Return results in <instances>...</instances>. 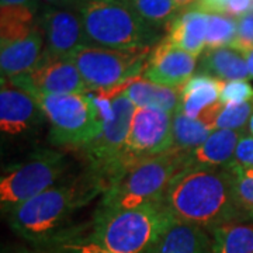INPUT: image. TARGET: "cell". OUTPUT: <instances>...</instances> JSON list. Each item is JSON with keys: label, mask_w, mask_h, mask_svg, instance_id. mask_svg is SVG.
<instances>
[{"label": "cell", "mask_w": 253, "mask_h": 253, "mask_svg": "<svg viewBox=\"0 0 253 253\" xmlns=\"http://www.w3.org/2000/svg\"><path fill=\"white\" fill-rule=\"evenodd\" d=\"M163 203L176 219L210 232L224 224L245 221L236 204L229 166L184 168L170 183Z\"/></svg>", "instance_id": "cell-1"}, {"label": "cell", "mask_w": 253, "mask_h": 253, "mask_svg": "<svg viewBox=\"0 0 253 253\" xmlns=\"http://www.w3.org/2000/svg\"><path fill=\"white\" fill-rule=\"evenodd\" d=\"M187 152L172 148L154 156L131 154L124 168L104 190L101 210H128L162 203L177 173L186 168Z\"/></svg>", "instance_id": "cell-2"}, {"label": "cell", "mask_w": 253, "mask_h": 253, "mask_svg": "<svg viewBox=\"0 0 253 253\" xmlns=\"http://www.w3.org/2000/svg\"><path fill=\"white\" fill-rule=\"evenodd\" d=\"M174 219L163 201L128 210L99 208L84 241L109 253H146Z\"/></svg>", "instance_id": "cell-3"}, {"label": "cell", "mask_w": 253, "mask_h": 253, "mask_svg": "<svg viewBox=\"0 0 253 253\" xmlns=\"http://www.w3.org/2000/svg\"><path fill=\"white\" fill-rule=\"evenodd\" d=\"M78 11L90 45L132 51L148 49L159 40L158 28L124 0H83Z\"/></svg>", "instance_id": "cell-4"}, {"label": "cell", "mask_w": 253, "mask_h": 253, "mask_svg": "<svg viewBox=\"0 0 253 253\" xmlns=\"http://www.w3.org/2000/svg\"><path fill=\"white\" fill-rule=\"evenodd\" d=\"M51 124L49 141L66 146H84L99 138L104 129V116L97 99L84 94L34 96Z\"/></svg>", "instance_id": "cell-5"}, {"label": "cell", "mask_w": 253, "mask_h": 253, "mask_svg": "<svg viewBox=\"0 0 253 253\" xmlns=\"http://www.w3.org/2000/svg\"><path fill=\"white\" fill-rule=\"evenodd\" d=\"M81 191L69 184H55L9 214L10 228L31 244L51 241L68 221L75 208L84 200Z\"/></svg>", "instance_id": "cell-6"}, {"label": "cell", "mask_w": 253, "mask_h": 253, "mask_svg": "<svg viewBox=\"0 0 253 253\" xmlns=\"http://www.w3.org/2000/svg\"><path fill=\"white\" fill-rule=\"evenodd\" d=\"M111 109L113 116L104 123L103 132L86 148L94 180L104 190L131 155L126 142L136 107L123 90L111 97Z\"/></svg>", "instance_id": "cell-7"}, {"label": "cell", "mask_w": 253, "mask_h": 253, "mask_svg": "<svg viewBox=\"0 0 253 253\" xmlns=\"http://www.w3.org/2000/svg\"><path fill=\"white\" fill-rule=\"evenodd\" d=\"M151 54L148 49H111L84 45L69 58L78 66L90 90H114L144 72Z\"/></svg>", "instance_id": "cell-8"}, {"label": "cell", "mask_w": 253, "mask_h": 253, "mask_svg": "<svg viewBox=\"0 0 253 253\" xmlns=\"http://www.w3.org/2000/svg\"><path fill=\"white\" fill-rule=\"evenodd\" d=\"M63 169V155L51 149H40L27 161L18 163L0 180L1 211L10 214L27 200L51 189L56 184Z\"/></svg>", "instance_id": "cell-9"}, {"label": "cell", "mask_w": 253, "mask_h": 253, "mask_svg": "<svg viewBox=\"0 0 253 253\" xmlns=\"http://www.w3.org/2000/svg\"><path fill=\"white\" fill-rule=\"evenodd\" d=\"M30 94H84L90 87L78 66L69 58H54L44 51V56L33 72L1 79Z\"/></svg>", "instance_id": "cell-10"}, {"label": "cell", "mask_w": 253, "mask_h": 253, "mask_svg": "<svg viewBox=\"0 0 253 253\" xmlns=\"http://www.w3.org/2000/svg\"><path fill=\"white\" fill-rule=\"evenodd\" d=\"M173 116L152 107H136L126 149L135 156H154L173 148Z\"/></svg>", "instance_id": "cell-11"}, {"label": "cell", "mask_w": 253, "mask_h": 253, "mask_svg": "<svg viewBox=\"0 0 253 253\" xmlns=\"http://www.w3.org/2000/svg\"><path fill=\"white\" fill-rule=\"evenodd\" d=\"M45 38V52L54 58H71L90 45L78 10L46 7L38 18Z\"/></svg>", "instance_id": "cell-12"}, {"label": "cell", "mask_w": 253, "mask_h": 253, "mask_svg": "<svg viewBox=\"0 0 253 253\" xmlns=\"http://www.w3.org/2000/svg\"><path fill=\"white\" fill-rule=\"evenodd\" d=\"M196 68L197 58L172 44L166 37L151 51L142 79L169 87H179L194 76Z\"/></svg>", "instance_id": "cell-13"}, {"label": "cell", "mask_w": 253, "mask_h": 253, "mask_svg": "<svg viewBox=\"0 0 253 253\" xmlns=\"http://www.w3.org/2000/svg\"><path fill=\"white\" fill-rule=\"evenodd\" d=\"M42 117H45V113L33 94L1 81L0 129L4 135L27 134L38 126Z\"/></svg>", "instance_id": "cell-14"}, {"label": "cell", "mask_w": 253, "mask_h": 253, "mask_svg": "<svg viewBox=\"0 0 253 253\" xmlns=\"http://www.w3.org/2000/svg\"><path fill=\"white\" fill-rule=\"evenodd\" d=\"M45 38L41 26L21 40L0 44L1 79L33 72L41 62L45 51Z\"/></svg>", "instance_id": "cell-15"}, {"label": "cell", "mask_w": 253, "mask_h": 253, "mask_svg": "<svg viewBox=\"0 0 253 253\" xmlns=\"http://www.w3.org/2000/svg\"><path fill=\"white\" fill-rule=\"evenodd\" d=\"M146 253H212L207 229L174 219Z\"/></svg>", "instance_id": "cell-16"}, {"label": "cell", "mask_w": 253, "mask_h": 253, "mask_svg": "<svg viewBox=\"0 0 253 253\" xmlns=\"http://www.w3.org/2000/svg\"><path fill=\"white\" fill-rule=\"evenodd\" d=\"M208 14L199 10L181 11L168 24L169 41L196 58L207 46Z\"/></svg>", "instance_id": "cell-17"}, {"label": "cell", "mask_w": 253, "mask_h": 253, "mask_svg": "<svg viewBox=\"0 0 253 253\" xmlns=\"http://www.w3.org/2000/svg\"><path fill=\"white\" fill-rule=\"evenodd\" d=\"M239 131L214 129L207 141L199 148L187 152L186 168L193 166H228L234 162Z\"/></svg>", "instance_id": "cell-18"}, {"label": "cell", "mask_w": 253, "mask_h": 253, "mask_svg": "<svg viewBox=\"0 0 253 253\" xmlns=\"http://www.w3.org/2000/svg\"><path fill=\"white\" fill-rule=\"evenodd\" d=\"M224 82L212 76L197 73L180 89L179 110L191 118H199L207 110L218 106Z\"/></svg>", "instance_id": "cell-19"}, {"label": "cell", "mask_w": 253, "mask_h": 253, "mask_svg": "<svg viewBox=\"0 0 253 253\" xmlns=\"http://www.w3.org/2000/svg\"><path fill=\"white\" fill-rule=\"evenodd\" d=\"M199 73L222 82L246 81L249 79L246 55L232 46L207 49L200 61Z\"/></svg>", "instance_id": "cell-20"}, {"label": "cell", "mask_w": 253, "mask_h": 253, "mask_svg": "<svg viewBox=\"0 0 253 253\" xmlns=\"http://www.w3.org/2000/svg\"><path fill=\"white\" fill-rule=\"evenodd\" d=\"M124 91L135 107H152L174 114L180 106V90L145 79L128 83Z\"/></svg>", "instance_id": "cell-21"}, {"label": "cell", "mask_w": 253, "mask_h": 253, "mask_svg": "<svg viewBox=\"0 0 253 253\" xmlns=\"http://www.w3.org/2000/svg\"><path fill=\"white\" fill-rule=\"evenodd\" d=\"M212 253H253V221H236L211 231Z\"/></svg>", "instance_id": "cell-22"}, {"label": "cell", "mask_w": 253, "mask_h": 253, "mask_svg": "<svg viewBox=\"0 0 253 253\" xmlns=\"http://www.w3.org/2000/svg\"><path fill=\"white\" fill-rule=\"evenodd\" d=\"M214 129L199 118H191L177 110L173 116V148L190 152L203 145Z\"/></svg>", "instance_id": "cell-23"}, {"label": "cell", "mask_w": 253, "mask_h": 253, "mask_svg": "<svg viewBox=\"0 0 253 253\" xmlns=\"http://www.w3.org/2000/svg\"><path fill=\"white\" fill-rule=\"evenodd\" d=\"M36 16L24 7H0V44L30 36L40 26Z\"/></svg>", "instance_id": "cell-24"}, {"label": "cell", "mask_w": 253, "mask_h": 253, "mask_svg": "<svg viewBox=\"0 0 253 253\" xmlns=\"http://www.w3.org/2000/svg\"><path fill=\"white\" fill-rule=\"evenodd\" d=\"M131 9L155 28L168 27L181 10L173 0H124Z\"/></svg>", "instance_id": "cell-25"}, {"label": "cell", "mask_w": 253, "mask_h": 253, "mask_svg": "<svg viewBox=\"0 0 253 253\" xmlns=\"http://www.w3.org/2000/svg\"><path fill=\"white\" fill-rule=\"evenodd\" d=\"M238 31V20L229 14H208L207 49L231 46Z\"/></svg>", "instance_id": "cell-26"}, {"label": "cell", "mask_w": 253, "mask_h": 253, "mask_svg": "<svg viewBox=\"0 0 253 253\" xmlns=\"http://www.w3.org/2000/svg\"><path fill=\"white\" fill-rule=\"evenodd\" d=\"M234 174L236 204L245 221H253V169H246L236 163L228 165Z\"/></svg>", "instance_id": "cell-27"}, {"label": "cell", "mask_w": 253, "mask_h": 253, "mask_svg": "<svg viewBox=\"0 0 253 253\" xmlns=\"http://www.w3.org/2000/svg\"><path fill=\"white\" fill-rule=\"evenodd\" d=\"M253 113V100L246 103H231L222 104L215 118V129H234L239 131L244 128Z\"/></svg>", "instance_id": "cell-28"}, {"label": "cell", "mask_w": 253, "mask_h": 253, "mask_svg": "<svg viewBox=\"0 0 253 253\" xmlns=\"http://www.w3.org/2000/svg\"><path fill=\"white\" fill-rule=\"evenodd\" d=\"M253 100V87L246 81L224 82L219 101L222 104L246 103Z\"/></svg>", "instance_id": "cell-29"}, {"label": "cell", "mask_w": 253, "mask_h": 253, "mask_svg": "<svg viewBox=\"0 0 253 253\" xmlns=\"http://www.w3.org/2000/svg\"><path fill=\"white\" fill-rule=\"evenodd\" d=\"M231 46L244 54L253 48V11L238 18V31Z\"/></svg>", "instance_id": "cell-30"}, {"label": "cell", "mask_w": 253, "mask_h": 253, "mask_svg": "<svg viewBox=\"0 0 253 253\" xmlns=\"http://www.w3.org/2000/svg\"><path fill=\"white\" fill-rule=\"evenodd\" d=\"M234 163L246 168L253 169V136L242 135L239 138V142L236 145L235 158Z\"/></svg>", "instance_id": "cell-31"}, {"label": "cell", "mask_w": 253, "mask_h": 253, "mask_svg": "<svg viewBox=\"0 0 253 253\" xmlns=\"http://www.w3.org/2000/svg\"><path fill=\"white\" fill-rule=\"evenodd\" d=\"M54 253H109L103 251L101 248L90 244L87 241H76V242H68L59 246V249Z\"/></svg>", "instance_id": "cell-32"}, {"label": "cell", "mask_w": 253, "mask_h": 253, "mask_svg": "<svg viewBox=\"0 0 253 253\" xmlns=\"http://www.w3.org/2000/svg\"><path fill=\"white\" fill-rule=\"evenodd\" d=\"M229 0H199L191 10H199L206 14H226Z\"/></svg>", "instance_id": "cell-33"}, {"label": "cell", "mask_w": 253, "mask_h": 253, "mask_svg": "<svg viewBox=\"0 0 253 253\" xmlns=\"http://www.w3.org/2000/svg\"><path fill=\"white\" fill-rule=\"evenodd\" d=\"M248 13H251V0H229L228 7H226V14L239 18Z\"/></svg>", "instance_id": "cell-34"}, {"label": "cell", "mask_w": 253, "mask_h": 253, "mask_svg": "<svg viewBox=\"0 0 253 253\" xmlns=\"http://www.w3.org/2000/svg\"><path fill=\"white\" fill-rule=\"evenodd\" d=\"M0 7H24L38 13L40 0H0Z\"/></svg>", "instance_id": "cell-35"}, {"label": "cell", "mask_w": 253, "mask_h": 253, "mask_svg": "<svg viewBox=\"0 0 253 253\" xmlns=\"http://www.w3.org/2000/svg\"><path fill=\"white\" fill-rule=\"evenodd\" d=\"M49 7H61V9H79L83 0H41Z\"/></svg>", "instance_id": "cell-36"}, {"label": "cell", "mask_w": 253, "mask_h": 253, "mask_svg": "<svg viewBox=\"0 0 253 253\" xmlns=\"http://www.w3.org/2000/svg\"><path fill=\"white\" fill-rule=\"evenodd\" d=\"M173 1L179 6V9H180L181 11H186V10L193 9L199 0H173Z\"/></svg>", "instance_id": "cell-37"}, {"label": "cell", "mask_w": 253, "mask_h": 253, "mask_svg": "<svg viewBox=\"0 0 253 253\" xmlns=\"http://www.w3.org/2000/svg\"><path fill=\"white\" fill-rule=\"evenodd\" d=\"M246 62H248V71H249V79H253V48L246 52Z\"/></svg>", "instance_id": "cell-38"}, {"label": "cell", "mask_w": 253, "mask_h": 253, "mask_svg": "<svg viewBox=\"0 0 253 253\" xmlns=\"http://www.w3.org/2000/svg\"><path fill=\"white\" fill-rule=\"evenodd\" d=\"M248 128H249V132H251V135L253 136V113L251 118H249V123H248Z\"/></svg>", "instance_id": "cell-39"}]
</instances>
